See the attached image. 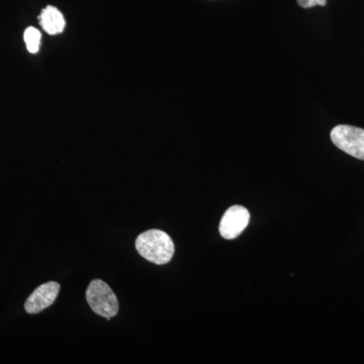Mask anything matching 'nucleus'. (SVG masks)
Here are the masks:
<instances>
[{
  "label": "nucleus",
  "instance_id": "f257e3e1",
  "mask_svg": "<svg viewBox=\"0 0 364 364\" xmlns=\"http://www.w3.org/2000/svg\"><path fill=\"white\" fill-rule=\"evenodd\" d=\"M135 245L143 258L157 265L170 262L176 250L169 235L161 230H149L139 235Z\"/></svg>",
  "mask_w": 364,
  "mask_h": 364
},
{
  "label": "nucleus",
  "instance_id": "f03ea898",
  "mask_svg": "<svg viewBox=\"0 0 364 364\" xmlns=\"http://www.w3.org/2000/svg\"><path fill=\"white\" fill-rule=\"evenodd\" d=\"M86 301L91 310L109 320L119 313V301L109 284L100 279H93L86 289Z\"/></svg>",
  "mask_w": 364,
  "mask_h": 364
},
{
  "label": "nucleus",
  "instance_id": "7ed1b4c3",
  "mask_svg": "<svg viewBox=\"0 0 364 364\" xmlns=\"http://www.w3.org/2000/svg\"><path fill=\"white\" fill-rule=\"evenodd\" d=\"M332 142L340 150L359 160H364V130L347 124H339L332 129Z\"/></svg>",
  "mask_w": 364,
  "mask_h": 364
},
{
  "label": "nucleus",
  "instance_id": "20e7f679",
  "mask_svg": "<svg viewBox=\"0 0 364 364\" xmlns=\"http://www.w3.org/2000/svg\"><path fill=\"white\" fill-rule=\"evenodd\" d=\"M250 214L246 208L242 205H233L228 208L220 223V234L227 240H233L240 236L242 232L248 226Z\"/></svg>",
  "mask_w": 364,
  "mask_h": 364
},
{
  "label": "nucleus",
  "instance_id": "39448f33",
  "mask_svg": "<svg viewBox=\"0 0 364 364\" xmlns=\"http://www.w3.org/2000/svg\"><path fill=\"white\" fill-rule=\"evenodd\" d=\"M60 291V284L49 282L38 287L28 296L25 304V310L28 314H39L51 306L56 301Z\"/></svg>",
  "mask_w": 364,
  "mask_h": 364
},
{
  "label": "nucleus",
  "instance_id": "423d86ee",
  "mask_svg": "<svg viewBox=\"0 0 364 364\" xmlns=\"http://www.w3.org/2000/svg\"><path fill=\"white\" fill-rule=\"evenodd\" d=\"M40 25L49 35H58L65 28L66 21L63 14L56 7L48 6L39 16Z\"/></svg>",
  "mask_w": 364,
  "mask_h": 364
},
{
  "label": "nucleus",
  "instance_id": "0eeeda50",
  "mask_svg": "<svg viewBox=\"0 0 364 364\" xmlns=\"http://www.w3.org/2000/svg\"><path fill=\"white\" fill-rule=\"evenodd\" d=\"M41 39H42V35H41L40 31L33 28V26L26 28L25 33H23L26 49L32 54H36L39 51Z\"/></svg>",
  "mask_w": 364,
  "mask_h": 364
},
{
  "label": "nucleus",
  "instance_id": "6e6552de",
  "mask_svg": "<svg viewBox=\"0 0 364 364\" xmlns=\"http://www.w3.org/2000/svg\"><path fill=\"white\" fill-rule=\"evenodd\" d=\"M299 6L303 9H311L314 6H325L327 4V0H296Z\"/></svg>",
  "mask_w": 364,
  "mask_h": 364
}]
</instances>
